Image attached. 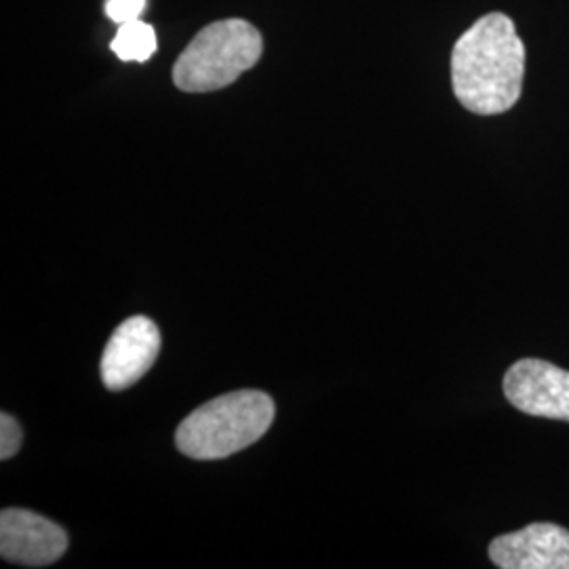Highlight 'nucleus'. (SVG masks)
<instances>
[{
	"label": "nucleus",
	"mask_w": 569,
	"mask_h": 569,
	"mask_svg": "<svg viewBox=\"0 0 569 569\" xmlns=\"http://www.w3.org/2000/svg\"><path fill=\"white\" fill-rule=\"evenodd\" d=\"M143 9H146V0H108L106 2L108 18L119 26L140 20Z\"/></svg>",
	"instance_id": "obj_10"
},
{
	"label": "nucleus",
	"mask_w": 569,
	"mask_h": 569,
	"mask_svg": "<svg viewBox=\"0 0 569 569\" xmlns=\"http://www.w3.org/2000/svg\"><path fill=\"white\" fill-rule=\"evenodd\" d=\"M500 569H569V531L555 523H531L489 545Z\"/></svg>",
	"instance_id": "obj_7"
},
{
	"label": "nucleus",
	"mask_w": 569,
	"mask_h": 569,
	"mask_svg": "<svg viewBox=\"0 0 569 569\" xmlns=\"http://www.w3.org/2000/svg\"><path fill=\"white\" fill-rule=\"evenodd\" d=\"M161 352V331L148 317H131L117 327L102 355V380L110 390L140 382Z\"/></svg>",
	"instance_id": "obj_5"
},
{
	"label": "nucleus",
	"mask_w": 569,
	"mask_h": 569,
	"mask_svg": "<svg viewBox=\"0 0 569 569\" xmlns=\"http://www.w3.org/2000/svg\"><path fill=\"white\" fill-rule=\"evenodd\" d=\"M262 51V34L249 21H213L183 49L173 66V82L186 93L224 89L251 70Z\"/></svg>",
	"instance_id": "obj_3"
},
{
	"label": "nucleus",
	"mask_w": 569,
	"mask_h": 569,
	"mask_svg": "<svg viewBox=\"0 0 569 569\" xmlns=\"http://www.w3.org/2000/svg\"><path fill=\"white\" fill-rule=\"evenodd\" d=\"M21 441H23V432H21L20 422L13 416L2 413L0 416V458L2 460L13 458L20 451Z\"/></svg>",
	"instance_id": "obj_9"
},
{
	"label": "nucleus",
	"mask_w": 569,
	"mask_h": 569,
	"mask_svg": "<svg viewBox=\"0 0 569 569\" xmlns=\"http://www.w3.org/2000/svg\"><path fill=\"white\" fill-rule=\"evenodd\" d=\"M510 406L529 416L569 422V371L542 359H521L505 376Z\"/></svg>",
	"instance_id": "obj_4"
},
{
	"label": "nucleus",
	"mask_w": 569,
	"mask_h": 569,
	"mask_svg": "<svg viewBox=\"0 0 569 569\" xmlns=\"http://www.w3.org/2000/svg\"><path fill=\"white\" fill-rule=\"evenodd\" d=\"M274 420V401L260 390H237L194 409L176 432L183 456L220 460L253 446Z\"/></svg>",
	"instance_id": "obj_2"
},
{
	"label": "nucleus",
	"mask_w": 569,
	"mask_h": 569,
	"mask_svg": "<svg viewBox=\"0 0 569 569\" xmlns=\"http://www.w3.org/2000/svg\"><path fill=\"white\" fill-rule=\"evenodd\" d=\"M68 549L66 531L32 510L7 509L0 515V555L9 563L44 568Z\"/></svg>",
	"instance_id": "obj_6"
},
{
	"label": "nucleus",
	"mask_w": 569,
	"mask_h": 569,
	"mask_svg": "<svg viewBox=\"0 0 569 569\" xmlns=\"http://www.w3.org/2000/svg\"><path fill=\"white\" fill-rule=\"evenodd\" d=\"M526 47L505 13L475 21L451 53V84L468 112L493 117L521 98Z\"/></svg>",
	"instance_id": "obj_1"
},
{
	"label": "nucleus",
	"mask_w": 569,
	"mask_h": 569,
	"mask_svg": "<svg viewBox=\"0 0 569 569\" xmlns=\"http://www.w3.org/2000/svg\"><path fill=\"white\" fill-rule=\"evenodd\" d=\"M110 49L122 61H148L157 51V32L142 20L122 23L110 42Z\"/></svg>",
	"instance_id": "obj_8"
}]
</instances>
